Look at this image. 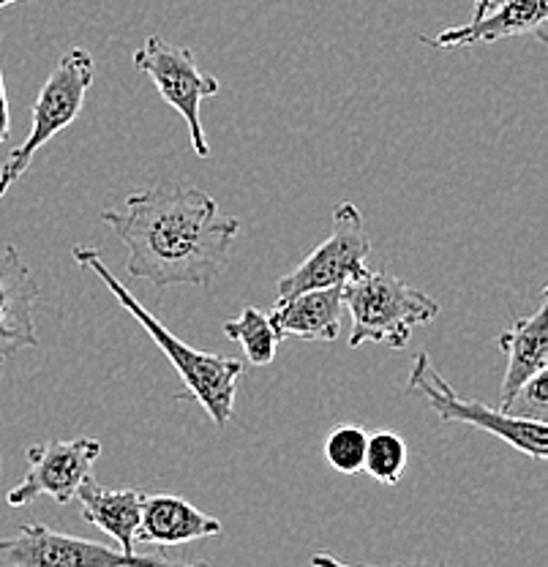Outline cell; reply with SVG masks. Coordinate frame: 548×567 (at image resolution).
Segmentation results:
<instances>
[{
  "instance_id": "1",
  "label": "cell",
  "mask_w": 548,
  "mask_h": 567,
  "mask_svg": "<svg viewBox=\"0 0 548 567\" xmlns=\"http://www.w3.org/2000/svg\"><path fill=\"white\" fill-rule=\"evenodd\" d=\"M102 218L126 246L128 276L156 287H210L240 235V218L224 216L216 199L194 186L143 188Z\"/></svg>"
},
{
  "instance_id": "2",
  "label": "cell",
  "mask_w": 548,
  "mask_h": 567,
  "mask_svg": "<svg viewBox=\"0 0 548 567\" xmlns=\"http://www.w3.org/2000/svg\"><path fill=\"white\" fill-rule=\"evenodd\" d=\"M72 257L82 270H91V274L110 289V295H115V300L123 306V311H128V315L137 319L145 328V333L156 341L158 350L167 354L173 369L178 371L183 390H186L180 399L197 401V404L208 412L216 429H224V425L232 421L235 395H238V382L240 377H244V363L235 358H227V354L194 350L186 341H180L178 336L169 333L167 324H164L162 319L153 317L151 311L128 292L126 284H121L117 276H112V270L104 265L99 248L74 246Z\"/></svg>"
},
{
  "instance_id": "3",
  "label": "cell",
  "mask_w": 548,
  "mask_h": 567,
  "mask_svg": "<svg viewBox=\"0 0 548 567\" xmlns=\"http://www.w3.org/2000/svg\"><path fill=\"white\" fill-rule=\"evenodd\" d=\"M341 300L352 319V350H361L363 344L404 350L415 328L434 322L442 311L432 295L385 270H365L361 279L344 284Z\"/></svg>"
},
{
  "instance_id": "4",
  "label": "cell",
  "mask_w": 548,
  "mask_h": 567,
  "mask_svg": "<svg viewBox=\"0 0 548 567\" xmlns=\"http://www.w3.org/2000/svg\"><path fill=\"white\" fill-rule=\"evenodd\" d=\"M93 55L82 47H72L63 52L55 63L52 74L46 76L37 104H33V126L22 145L9 153V158L0 167V199L6 197L11 186L31 169L33 156L55 140L63 128H69L80 117L87 91L93 85Z\"/></svg>"
},
{
  "instance_id": "5",
  "label": "cell",
  "mask_w": 548,
  "mask_h": 567,
  "mask_svg": "<svg viewBox=\"0 0 548 567\" xmlns=\"http://www.w3.org/2000/svg\"><path fill=\"white\" fill-rule=\"evenodd\" d=\"M406 388L412 393H421L428 401V406L437 412L442 423H464L473 425L477 431H488V434L508 442L510 447H516L527 458L546 461L548 425L544 421H527V417L510 415V412L488 406L483 401L462 399L456 390L447 385L445 377L440 374L437 365L428 358V352H417Z\"/></svg>"
},
{
  "instance_id": "6",
  "label": "cell",
  "mask_w": 548,
  "mask_h": 567,
  "mask_svg": "<svg viewBox=\"0 0 548 567\" xmlns=\"http://www.w3.org/2000/svg\"><path fill=\"white\" fill-rule=\"evenodd\" d=\"M0 567H214L208 563H173L156 554L121 551L44 524H22L17 535L0 537Z\"/></svg>"
},
{
  "instance_id": "7",
  "label": "cell",
  "mask_w": 548,
  "mask_h": 567,
  "mask_svg": "<svg viewBox=\"0 0 548 567\" xmlns=\"http://www.w3.org/2000/svg\"><path fill=\"white\" fill-rule=\"evenodd\" d=\"M134 69L151 76L156 91L178 115L186 121L192 147L199 158L210 156V145L205 140L203 117H199V104L205 99L216 96L221 91L219 80L205 74L194 61V52L188 47L167 44L162 35H147L139 50L132 55Z\"/></svg>"
},
{
  "instance_id": "8",
  "label": "cell",
  "mask_w": 548,
  "mask_h": 567,
  "mask_svg": "<svg viewBox=\"0 0 548 567\" xmlns=\"http://www.w3.org/2000/svg\"><path fill=\"white\" fill-rule=\"evenodd\" d=\"M371 254V240L363 227V213L355 203H339L333 208V229L298 268L279 279V300L309 289L344 287L361 279L369 270L365 259Z\"/></svg>"
},
{
  "instance_id": "9",
  "label": "cell",
  "mask_w": 548,
  "mask_h": 567,
  "mask_svg": "<svg viewBox=\"0 0 548 567\" xmlns=\"http://www.w3.org/2000/svg\"><path fill=\"white\" fill-rule=\"evenodd\" d=\"M102 456V442L93 436H76L61 442H37L28 447V472L6 502L11 507H25L52 496L58 505L76 499L82 483L93 477V464Z\"/></svg>"
},
{
  "instance_id": "10",
  "label": "cell",
  "mask_w": 548,
  "mask_h": 567,
  "mask_svg": "<svg viewBox=\"0 0 548 567\" xmlns=\"http://www.w3.org/2000/svg\"><path fill=\"white\" fill-rule=\"evenodd\" d=\"M39 300V281L14 246L0 244V363L20 350L39 347L33 309Z\"/></svg>"
},
{
  "instance_id": "11",
  "label": "cell",
  "mask_w": 548,
  "mask_h": 567,
  "mask_svg": "<svg viewBox=\"0 0 548 567\" xmlns=\"http://www.w3.org/2000/svg\"><path fill=\"white\" fill-rule=\"evenodd\" d=\"M548 0H505L480 20H469L467 25L447 28L437 35H421L423 44L437 50H462V47L494 44V41L513 39V35H535L540 44L548 41Z\"/></svg>"
},
{
  "instance_id": "12",
  "label": "cell",
  "mask_w": 548,
  "mask_h": 567,
  "mask_svg": "<svg viewBox=\"0 0 548 567\" xmlns=\"http://www.w3.org/2000/svg\"><path fill=\"white\" fill-rule=\"evenodd\" d=\"M548 303L546 292L540 298V306L529 317H521L513 322V328L499 333L497 344L508 358V369H505L503 390H499L497 410L508 412L510 401L516 393L533 380L535 374L548 369Z\"/></svg>"
},
{
  "instance_id": "13",
  "label": "cell",
  "mask_w": 548,
  "mask_h": 567,
  "mask_svg": "<svg viewBox=\"0 0 548 567\" xmlns=\"http://www.w3.org/2000/svg\"><path fill=\"white\" fill-rule=\"evenodd\" d=\"M219 518L208 516L192 502L175 494H153L143 499V518H139L137 543H156V546H188L205 537L221 535Z\"/></svg>"
},
{
  "instance_id": "14",
  "label": "cell",
  "mask_w": 548,
  "mask_h": 567,
  "mask_svg": "<svg viewBox=\"0 0 548 567\" xmlns=\"http://www.w3.org/2000/svg\"><path fill=\"white\" fill-rule=\"evenodd\" d=\"M268 317L279 339L335 341L341 333V317H344L341 287L309 289L287 300H276Z\"/></svg>"
},
{
  "instance_id": "15",
  "label": "cell",
  "mask_w": 548,
  "mask_h": 567,
  "mask_svg": "<svg viewBox=\"0 0 548 567\" xmlns=\"http://www.w3.org/2000/svg\"><path fill=\"white\" fill-rule=\"evenodd\" d=\"M143 499L145 494L137 488H107L96 477H87L76 492L82 518L102 529L104 535H110L121 551H134V546H137Z\"/></svg>"
},
{
  "instance_id": "16",
  "label": "cell",
  "mask_w": 548,
  "mask_h": 567,
  "mask_svg": "<svg viewBox=\"0 0 548 567\" xmlns=\"http://www.w3.org/2000/svg\"><path fill=\"white\" fill-rule=\"evenodd\" d=\"M221 330L229 341L244 347L246 360H249L251 365L262 369V365L273 363L281 339L276 336L270 317L265 315V311H259L257 306H246L238 317L227 319V322L221 324Z\"/></svg>"
},
{
  "instance_id": "17",
  "label": "cell",
  "mask_w": 548,
  "mask_h": 567,
  "mask_svg": "<svg viewBox=\"0 0 548 567\" xmlns=\"http://www.w3.org/2000/svg\"><path fill=\"white\" fill-rule=\"evenodd\" d=\"M406 461H410V453H406L402 434L387 429L371 431L363 458V470L369 472L371 481L382 483V486H396L406 470Z\"/></svg>"
},
{
  "instance_id": "18",
  "label": "cell",
  "mask_w": 548,
  "mask_h": 567,
  "mask_svg": "<svg viewBox=\"0 0 548 567\" xmlns=\"http://www.w3.org/2000/svg\"><path fill=\"white\" fill-rule=\"evenodd\" d=\"M365 442H369V431L361 425H339L325 436L322 456H325L328 466H333L341 475H358V472H363Z\"/></svg>"
},
{
  "instance_id": "19",
  "label": "cell",
  "mask_w": 548,
  "mask_h": 567,
  "mask_svg": "<svg viewBox=\"0 0 548 567\" xmlns=\"http://www.w3.org/2000/svg\"><path fill=\"white\" fill-rule=\"evenodd\" d=\"M510 415L527 417V421H544L548 415V369L535 374L533 380L527 382L521 390L516 393V399L510 401L508 406Z\"/></svg>"
},
{
  "instance_id": "20",
  "label": "cell",
  "mask_w": 548,
  "mask_h": 567,
  "mask_svg": "<svg viewBox=\"0 0 548 567\" xmlns=\"http://www.w3.org/2000/svg\"><path fill=\"white\" fill-rule=\"evenodd\" d=\"M11 134V115H9V96H6L3 71H0V145L9 140Z\"/></svg>"
},
{
  "instance_id": "21",
  "label": "cell",
  "mask_w": 548,
  "mask_h": 567,
  "mask_svg": "<svg viewBox=\"0 0 548 567\" xmlns=\"http://www.w3.org/2000/svg\"><path fill=\"white\" fill-rule=\"evenodd\" d=\"M311 567H371V565H350V563H341V559L333 557V554H314V557H311ZM440 567H447V565H440Z\"/></svg>"
},
{
  "instance_id": "22",
  "label": "cell",
  "mask_w": 548,
  "mask_h": 567,
  "mask_svg": "<svg viewBox=\"0 0 548 567\" xmlns=\"http://www.w3.org/2000/svg\"><path fill=\"white\" fill-rule=\"evenodd\" d=\"M503 3L505 0H473V20H480L483 14H488V11H494Z\"/></svg>"
},
{
  "instance_id": "23",
  "label": "cell",
  "mask_w": 548,
  "mask_h": 567,
  "mask_svg": "<svg viewBox=\"0 0 548 567\" xmlns=\"http://www.w3.org/2000/svg\"><path fill=\"white\" fill-rule=\"evenodd\" d=\"M11 3H20V0H0V9H3V6H11Z\"/></svg>"
}]
</instances>
